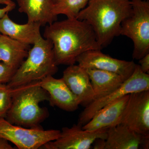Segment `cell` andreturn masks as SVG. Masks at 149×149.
Wrapping results in <instances>:
<instances>
[{"label":"cell","mask_w":149,"mask_h":149,"mask_svg":"<svg viewBox=\"0 0 149 149\" xmlns=\"http://www.w3.org/2000/svg\"><path fill=\"white\" fill-rule=\"evenodd\" d=\"M76 63L85 69L95 68L116 73L124 81L132 75L136 65L133 61L113 58L103 53L101 50L85 52L77 58Z\"/></svg>","instance_id":"10"},{"label":"cell","mask_w":149,"mask_h":149,"mask_svg":"<svg viewBox=\"0 0 149 149\" xmlns=\"http://www.w3.org/2000/svg\"><path fill=\"white\" fill-rule=\"evenodd\" d=\"M149 136H143L119 124L108 128L104 149H148Z\"/></svg>","instance_id":"11"},{"label":"cell","mask_w":149,"mask_h":149,"mask_svg":"<svg viewBox=\"0 0 149 149\" xmlns=\"http://www.w3.org/2000/svg\"><path fill=\"white\" fill-rule=\"evenodd\" d=\"M16 70L3 63H0V84H8Z\"/></svg>","instance_id":"21"},{"label":"cell","mask_w":149,"mask_h":149,"mask_svg":"<svg viewBox=\"0 0 149 149\" xmlns=\"http://www.w3.org/2000/svg\"><path fill=\"white\" fill-rule=\"evenodd\" d=\"M44 38L52 42L58 65L75 64L77 58L85 52L102 49L91 25L76 18L48 24L44 31Z\"/></svg>","instance_id":"1"},{"label":"cell","mask_w":149,"mask_h":149,"mask_svg":"<svg viewBox=\"0 0 149 149\" xmlns=\"http://www.w3.org/2000/svg\"><path fill=\"white\" fill-rule=\"evenodd\" d=\"M15 3L13 2L10 4L6 6L3 8H0V19L2 18L6 14L13 10L15 8Z\"/></svg>","instance_id":"23"},{"label":"cell","mask_w":149,"mask_h":149,"mask_svg":"<svg viewBox=\"0 0 149 149\" xmlns=\"http://www.w3.org/2000/svg\"><path fill=\"white\" fill-rule=\"evenodd\" d=\"M81 125L74 124L70 128L63 127L57 139L45 144V149H89L97 139H106L108 128L83 130Z\"/></svg>","instance_id":"9"},{"label":"cell","mask_w":149,"mask_h":149,"mask_svg":"<svg viewBox=\"0 0 149 149\" xmlns=\"http://www.w3.org/2000/svg\"><path fill=\"white\" fill-rule=\"evenodd\" d=\"M149 91V74L143 72L136 64L133 74L115 91L101 98L95 100L86 106L81 113L78 125L83 126L89 122L93 116L108 104L133 93Z\"/></svg>","instance_id":"7"},{"label":"cell","mask_w":149,"mask_h":149,"mask_svg":"<svg viewBox=\"0 0 149 149\" xmlns=\"http://www.w3.org/2000/svg\"><path fill=\"white\" fill-rule=\"evenodd\" d=\"M49 100V94L40 81L13 88L11 104L5 118L25 128L40 126L49 115L47 109L40 107V103Z\"/></svg>","instance_id":"3"},{"label":"cell","mask_w":149,"mask_h":149,"mask_svg":"<svg viewBox=\"0 0 149 149\" xmlns=\"http://www.w3.org/2000/svg\"><path fill=\"white\" fill-rule=\"evenodd\" d=\"M131 3L132 10L121 23L120 35L132 40L133 58L140 60L149 53V1L131 0Z\"/></svg>","instance_id":"5"},{"label":"cell","mask_w":149,"mask_h":149,"mask_svg":"<svg viewBox=\"0 0 149 149\" xmlns=\"http://www.w3.org/2000/svg\"><path fill=\"white\" fill-rule=\"evenodd\" d=\"M40 85L48 92L50 105L66 111L76 110L80 105L78 99L70 90L63 78L49 75L40 80Z\"/></svg>","instance_id":"12"},{"label":"cell","mask_w":149,"mask_h":149,"mask_svg":"<svg viewBox=\"0 0 149 149\" xmlns=\"http://www.w3.org/2000/svg\"><path fill=\"white\" fill-rule=\"evenodd\" d=\"M139 60V66L143 72L149 74V53L147 54Z\"/></svg>","instance_id":"22"},{"label":"cell","mask_w":149,"mask_h":149,"mask_svg":"<svg viewBox=\"0 0 149 149\" xmlns=\"http://www.w3.org/2000/svg\"><path fill=\"white\" fill-rule=\"evenodd\" d=\"M1 35V33H0V35Z\"/></svg>","instance_id":"27"},{"label":"cell","mask_w":149,"mask_h":149,"mask_svg":"<svg viewBox=\"0 0 149 149\" xmlns=\"http://www.w3.org/2000/svg\"><path fill=\"white\" fill-rule=\"evenodd\" d=\"M131 10V0H89L76 18L91 25L102 49L120 35L121 23Z\"/></svg>","instance_id":"2"},{"label":"cell","mask_w":149,"mask_h":149,"mask_svg":"<svg viewBox=\"0 0 149 149\" xmlns=\"http://www.w3.org/2000/svg\"><path fill=\"white\" fill-rule=\"evenodd\" d=\"M62 78L80 104H85L86 107L95 100V93L85 68L78 65H68L63 71Z\"/></svg>","instance_id":"13"},{"label":"cell","mask_w":149,"mask_h":149,"mask_svg":"<svg viewBox=\"0 0 149 149\" xmlns=\"http://www.w3.org/2000/svg\"><path fill=\"white\" fill-rule=\"evenodd\" d=\"M33 45L27 58L8 83L10 88L40 81L57 72L58 65L54 57L52 42L41 36Z\"/></svg>","instance_id":"4"},{"label":"cell","mask_w":149,"mask_h":149,"mask_svg":"<svg viewBox=\"0 0 149 149\" xmlns=\"http://www.w3.org/2000/svg\"><path fill=\"white\" fill-rule=\"evenodd\" d=\"M13 2L12 0H0V5L4 4L6 6Z\"/></svg>","instance_id":"25"},{"label":"cell","mask_w":149,"mask_h":149,"mask_svg":"<svg viewBox=\"0 0 149 149\" xmlns=\"http://www.w3.org/2000/svg\"><path fill=\"white\" fill-rule=\"evenodd\" d=\"M57 0H54V3Z\"/></svg>","instance_id":"26"},{"label":"cell","mask_w":149,"mask_h":149,"mask_svg":"<svg viewBox=\"0 0 149 149\" xmlns=\"http://www.w3.org/2000/svg\"><path fill=\"white\" fill-rule=\"evenodd\" d=\"M85 69L95 93V100L107 95L120 87L124 81L120 75L114 72L95 68Z\"/></svg>","instance_id":"17"},{"label":"cell","mask_w":149,"mask_h":149,"mask_svg":"<svg viewBox=\"0 0 149 149\" xmlns=\"http://www.w3.org/2000/svg\"><path fill=\"white\" fill-rule=\"evenodd\" d=\"M61 130H45L41 126L28 128L14 125L0 117V139L11 142L19 149H38L59 137Z\"/></svg>","instance_id":"6"},{"label":"cell","mask_w":149,"mask_h":149,"mask_svg":"<svg viewBox=\"0 0 149 149\" xmlns=\"http://www.w3.org/2000/svg\"><path fill=\"white\" fill-rule=\"evenodd\" d=\"M13 88L7 84H0V117L5 118L10 108Z\"/></svg>","instance_id":"20"},{"label":"cell","mask_w":149,"mask_h":149,"mask_svg":"<svg viewBox=\"0 0 149 149\" xmlns=\"http://www.w3.org/2000/svg\"><path fill=\"white\" fill-rule=\"evenodd\" d=\"M119 124L140 135L149 136V91L130 94Z\"/></svg>","instance_id":"8"},{"label":"cell","mask_w":149,"mask_h":149,"mask_svg":"<svg viewBox=\"0 0 149 149\" xmlns=\"http://www.w3.org/2000/svg\"><path fill=\"white\" fill-rule=\"evenodd\" d=\"M29 49V45L0 35V61L15 69H17L27 58Z\"/></svg>","instance_id":"18"},{"label":"cell","mask_w":149,"mask_h":149,"mask_svg":"<svg viewBox=\"0 0 149 149\" xmlns=\"http://www.w3.org/2000/svg\"><path fill=\"white\" fill-rule=\"evenodd\" d=\"M89 0H57L54 3L55 15H63L67 18H76L79 13L88 4Z\"/></svg>","instance_id":"19"},{"label":"cell","mask_w":149,"mask_h":149,"mask_svg":"<svg viewBox=\"0 0 149 149\" xmlns=\"http://www.w3.org/2000/svg\"><path fill=\"white\" fill-rule=\"evenodd\" d=\"M14 148L9 143L8 141L2 139H0V149H13Z\"/></svg>","instance_id":"24"},{"label":"cell","mask_w":149,"mask_h":149,"mask_svg":"<svg viewBox=\"0 0 149 149\" xmlns=\"http://www.w3.org/2000/svg\"><path fill=\"white\" fill-rule=\"evenodd\" d=\"M18 11L27 15L28 22L39 23L41 26L56 21L53 12L54 0H17Z\"/></svg>","instance_id":"16"},{"label":"cell","mask_w":149,"mask_h":149,"mask_svg":"<svg viewBox=\"0 0 149 149\" xmlns=\"http://www.w3.org/2000/svg\"><path fill=\"white\" fill-rule=\"evenodd\" d=\"M126 95L108 104L93 116L91 120L82 128L83 130H93L108 128L118 124L129 97Z\"/></svg>","instance_id":"14"},{"label":"cell","mask_w":149,"mask_h":149,"mask_svg":"<svg viewBox=\"0 0 149 149\" xmlns=\"http://www.w3.org/2000/svg\"><path fill=\"white\" fill-rule=\"evenodd\" d=\"M8 13L0 19V33L19 42L33 45L42 36L41 25L39 23L28 22L19 24L10 18Z\"/></svg>","instance_id":"15"}]
</instances>
